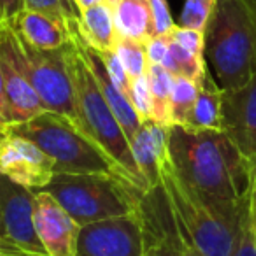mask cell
<instances>
[{
    "mask_svg": "<svg viewBox=\"0 0 256 256\" xmlns=\"http://www.w3.org/2000/svg\"><path fill=\"white\" fill-rule=\"evenodd\" d=\"M223 132L256 170V72L237 90H223Z\"/></svg>",
    "mask_w": 256,
    "mask_h": 256,
    "instance_id": "cell-12",
    "label": "cell"
},
{
    "mask_svg": "<svg viewBox=\"0 0 256 256\" xmlns=\"http://www.w3.org/2000/svg\"><path fill=\"white\" fill-rule=\"evenodd\" d=\"M151 9H153L154 16V25H156V36H167L172 32L176 26L174 20L170 14V8H168L167 0H150Z\"/></svg>",
    "mask_w": 256,
    "mask_h": 256,
    "instance_id": "cell-31",
    "label": "cell"
},
{
    "mask_svg": "<svg viewBox=\"0 0 256 256\" xmlns=\"http://www.w3.org/2000/svg\"><path fill=\"white\" fill-rule=\"evenodd\" d=\"M172 37L170 34L167 36H156L148 42V56H150V64H164L165 56H167L168 50H170Z\"/></svg>",
    "mask_w": 256,
    "mask_h": 256,
    "instance_id": "cell-32",
    "label": "cell"
},
{
    "mask_svg": "<svg viewBox=\"0 0 256 256\" xmlns=\"http://www.w3.org/2000/svg\"><path fill=\"white\" fill-rule=\"evenodd\" d=\"M168 128L153 120L142 121L139 132L134 137L132 151L140 172L151 188L162 184V168L170 158L168 153Z\"/></svg>",
    "mask_w": 256,
    "mask_h": 256,
    "instance_id": "cell-16",
    "label": "cell"
},
{
    "mask_svg": "<svg viewBox=\"0 0 256 256\" xmlns=\"http://www.w3.org/2000/svg\"><path fill=\"white\" fill-rule=\"evenodd\" d=\"M244 4L248 6L249 12H251L252 22H254V25H256V0H244Z\"/></svg>",
    "mask_w": 256,
    "mask_h": 256,
    "instance_id": "cell-36",
    "label": "cell"
},
{
    "mask_svg": "<svg viewBox=\"0 0 256 256\" xmlns=\"http://www.w3.org/2000/svg\"><path fill=\"white\" fill-rule=\"evenodd\" d=\"M114 51L118 53L120 60L123 62L124 68H126V72L130 74L132 81L148 74V68H150L148 44L128 39V37H123V36H118Z\"/></svg>",
    "mask_w": 256,
    "mask_h": 256,
    "instance_id": "cell-24",
    "label": "cell"
},
{
    "mask_svg": "<svg viewBox=\"0 0 256 256\" xmlns=\"http://www.w3.org/2000/svg\"><path fill=\"white\" fill-rule=\"evenodd\" d=\"M118 34L148 44L156 37L153 9L150 0H118L112 6Z\"/></svg>",
    "mask_w": 256,
    "mask_h": 256,
    "instance_id": "cell-19",
    "label": "cell"
},
{
    "mask_svg": "<svg viewBox=\"0 0 256 256\" xmlns=\"http://www.w3.org/2000/svg\"><path fill=\"white\" fill-rule=\"evenodd\" d=\"M176 216V214H174ZM178 221V218H176ZM178 228H179V240H181V251H182V256H207L202 249L196 246V242L192 238V235L188 234L184 226L178 221Z\"/></svg>",
    "mask_w": 256,
    "mask_h": 256,
    "instance_id": "cell-33",
    "label": "cell"
},
{
    "mask_svg": "<svg viewBox=\"0 0 256 256\" xmlns=\"http://www.w3.org/2000/svg\"><path fill=\"white\" fill-rule=\"evenodd\" d=\"M42 192L53 195L79 226L137 212L146 193L109 174H56Z\"/></svg>",
    "mask_w": 256,
    "mask_h": 256,
    "instance_id": "cell-6",
    "label": "cell"
},
{
    "mask_svg": "<svg viewBox=\"0 0 256 256\" xmlns=\"http://www.w3.org/2000/svg\"><path fill=\"white\" fill-rule=\"evenodd\" d=\"M196 104L186 128L193 130H223V90L218 86L216 79L207 78L200 82Z\"/></svg>",
    "mask_w": 256,
    "mask_h": 256,
    "instance_id": "cell-20",
    "label": "cell"
},
{
    "mask_svg": "<svg viewBox=\"0 0 256 256\" xmlns=\"http://www.w3.org/2000/svg\"><path fill=\"white\" fill-rule=\"evenodd\" d=\"M168 153L176 170L209 195L240 202L252 193L254 167L223 130L172 124Z\"/></svg>",
    "mask_w": 256,
    "mask_h": 256,
    "instance_id": "cell-1",
    "label": "cell"
},
{
    "mask_svg": "<svg viewBox=\"0 0 256 256\" xmlns=\"http://www.w3.org/2000/svg\"><path fill=\"white\" fill-rule=\"evenodd\" d=\"M132 104L139 114L140 121L151 120V92L148 74L134 79L132 82Z\"/></svg>",
    "mask_w": 256,
    "mask_h": 256,
    "instance_id": "cell-30",
    "label": "cell"
},
{
    "mask_svg": "<svg viewBox=\"0 0 256 256\" xmlns=\"http://www.w3.org/2000/svg\"><path fill=\"white\" fill-rule=\"evenodd\" d=\"M78 256H144L140 210L81 226Z\"/></svg>",
    "mask_w": 256,
    "mask_h": 256,
    "instance_id": "cell-9",
    "label": "cell"
},
{
    "mask_svg": "<svg viewBox=\"0 0 256 256\" xmlns=\"http://www.w3.org/2000/svg\"><path fill=\"white\" fill-rule=\"evenodd\" d=\"M165 68L172 72L176 78H188L195 82H202L209 74V67H207L206 56L192 53L190 50L182 48L174 39L170 42V50H168L167 56L164 60Z\"/></svg>",
    "mask_w": 256,
    "mask_h": 256,
    "instance_id": "cell-22",
    "label": "cell"
},
{
    "mask_svg": "<svg viewBox=\"0 0 256 256\" xmlns=\"http://www.w3.org/2000/svg\"><path fill=\"white\" fill-rule=\"evenodd\" d=\"M251 209H252V220H254V224H256V198L251 196Z\"/></svg>",
    "mask_w": 256,
    "mask_h": 256,
    "instance_id": "cell-37",
    "label": "cell"
},
{
    "mask_svg": "<svg viewBox=\"0 0 256 256\" xmlns=\"http://www.w3.org/2000/svg\"><path fill=\"white\" fill-rule=\"evenodd\" d=\"M170 37L182 48L190 50L192 53L206 56V32L195 28H186L182 25H176L170 32Z\"/></svg>",
    "mask_w": 256,
    "mask_h": 256,
    "instance_id": "cell-29",
    "label": "cell"
},
{
    "mask_svg": "<svg viewBox=\"0 0 256 256\" xmlns=\"http://www.w3.org/2000/svg\"><path fill=\"white\" fill-rule=\"evenodd\" d=\"M25 11V0H2V22L9 23Z\"/></svg>",
    "mask_w": 256,
    "mask_h": 256,
    "instance_id": "cell-34",
    "label": "cell"
},
{
    "mask_svg": "<svg viewBox=\"0 0 256 256\" xmlns=\"http://www.w3.org/2000/svg\"><path fill=\"white\" fill-rule=\"evenodd\" d=\"M70 0H25V9L30 11H39L44 14L54 16L62 22L70 23L78 14H74L70 9Z\"/></svg>",
    "mask_w": 256,
    "mask_h": 256,
    "instance_id": "cell-28",
    "label": "cell"
},
{
    "mask_svg": "<svg viewBox=\"0 0 256 256\" xmlns=\"http://www.w3.org/2000/svg\"><path fill=\"white\" fill-rule=\"evenodd\" d=\"M76 26H78V32L82 37V40L93 50L109 51L116 46L120 34L116 28L112 6L109 2H102L98 6L79 11Z\"/></svg>",
    "mask_w": 256,
    "mask_h": 256,
    "instance_id": "cell-18",
    "label": "cell"
},
{
    "mask_svg": "<svg viewBox=\"0 0 256 256\" xmlns=\"http://www.w3.org/2000/svg\"><path fill=\"white\" fill-rule=\"evenodd\" d=\"M67 60L72 81H74L78 126L126 172L128 179L137 188L142 192H150V182L146 181L134 158L132 144L128 140L121 123L118 121L114 110L107 104L106 96L100 92L98 82L90 65L86 64L74 36H70V42L67 44Z\"/></svg>",
    "mask_w": 256,
    "mask_h": 256,
    "instance_id": "cell-3",
    "label": "cell"
},
{
    "mask_svg": "<svg viewBox=\"0 0 256 256\" xmlns=\"http://www.w3.org/2000/svg\"><path fill=\"white\" fill-rule=\"evenodd\" d=\"M0 176L40 193L56 176V165L36 142L18 136L2 134Z\"/></svg>",
    "mask_w": 256,
    "mask_h": 256,
    "instance_id": "cell-10",
    "label": "cell"
},
{
    "mask_svg": "<svg viewBox=\"0 0 256 256\" xmlns=\"http://www.w3.org/2000/svg\"><path fill=\"white\" fill-rule=\"evenodd\" d=\"M162 186L178 221L207 256H232L242 232L244 209L251 195L228 202L202 192L184 179L170 158L162 168Z\"/></svg>",
    "mask_w": 256,
    "mask_h": 256,
    "instance_id": "cell-2",
    "label": "cell"
},
{
    "mask_svg": "<svg viewBox=\"0 0 256 256\" xmlns=\"http://www.w3.org/2000/svg\"><path fill=\"white\" fill-rule=\"evenodd\" d=\"M151 92V120L164 126H172L170 102L176 76L160 64H150L148 68Z\"/></svg>",
    "mask_w": 256,
    "mask_h": 256,
    "instance_id": "cell-21",
    "label": "cell"
},
{
    "mask_svg": "<svg viewBox=\"0 0 256 256\" xmlns=\"http://www.w3.org/2000/svg\"><path fill=\"white\" fill-rule=\"evenodd\" d=\"M36 224L50 256H78L81 226L48 192L36 193Z\"/></svg>",
    "mask_w": 256,
    "mask_h": 256,
    "instance_id": "cell-13",
    "label": "cell"
},
{
    "mask_svg": "<svg viewBox=\"0 0 256 256\" xmlns=\"http://www.w3.org/2000/svg\"><path fill=\"white\" fill-rule=\"evenodd\" d=\"M216 2L218 0H186V6L181 12V25L206 32Z\"/></svg>",
    "mask_w": 256,
    "mask_h": 256,
    "instance_id": "cell-25",
    "label": "cell"
},
{
    "mask_svg": "<svg viewBox=\"0 0 256 256\" xmlns=\"http://www.w3.org/2000/svg\"><path fill=\"white\" fill-rule=\"evenodd\" d=\"M206 60L221 90H237L256 72V25L244 0H218L206 28Z\"/></svg>",
    "mask_w": 256,
    "mask_h": 256,
    "instance_id": "cell-4",
    "label": "cell"
},
{
    "mask_svg": "<svg viewBox=\"0 0 256 256\" xmlns=\"http://www.w3.org/2000/svg\"><path fill=\"white\" fill-rule=\"evenodd\" d=\"M232 256H256V224L254 220H252L251 198L246 204L244 218H242L240 238H238V244Z\"/></svg>",
    "mask_w": 256,
    "mask_h": 256,
    "instance_id": "cell-27",
    "label": "cell"
},
{
    "mask_svg": "<svg viewBox=\"0 0 256 256\" xmlns=\"http://www.w3.org/2000/svg\"><path fill=\"white\" fill-rule=\"evenodd\" d=\"M98 54L104 60V64H106L107 70H109L112 81L116 82V86L128 96V98L132 100V82L134 81H132V78H130V74L126 72V68H124L123 62L120 60L118 53L114 50H109V51H98Z\"/></svg>",
    "mask_w": 256,
    "mask_h": 256,
    "instance_id": "cell-26",
    "label": "cell"
},
{
    "mask_svg": "<svg viewBox=\"0 0 256 256\" xmlns=\"http://www.w3.org/2000/svg\"><path fill=\"white\" fill-rule=\"evenodd\" d=\"M0 132L36 142L54 162L56 174H109L128 179L126 172L64 114L44 110L26 123L0 126Z\"/></svg>",
    "mask_w": 256,
    "mask_h": 256,
    "instance_id": "cell-5",
    "label": "cell"
},
{
    "mask_svg": "<svg viewBox=\"0 0 256 256\" xmlns=\"http://www.w3.org/2000/svg\"><path fill=\"white\" fill-rule=\"evenodd\" d=\"M44 110L28 79L8 58L0 56V126L26 123Z\"/></svg>",
    "mask_w": 256,
    "mask_h": 256,
    "instance_id": "cell-14",
    "label": "cell"
},
{
    "mask_svg": "<svg viewBox=\"0 0 256 256\" xmlns=\"http://www.w3.org/2000/svg\"><path fill=\"white\" fill-rule=\"evenodd\" d=\"M0 254L50 256L36 224V192L0 176Z\"/></svg>",
    "mask_w": 256,
    "mask_h": 256,
    "instance_id": "cell-8",
    "label": "cell"
},
{
    "mask_svg": "<svg viewBox=\"0 0 256 256\" xmlns=\"http://www.w3.org/2000/svg\"><path fill=\"white\" fill-rule=\"evenodd\" d=\"M72 2H74V6L78 8V11H82V9L98 6V4H102V2H107V0H72Z\"/></svg>",
    "mask_w": 256,
    "mask_h": 256,
    "instance_id": "cell-35",
    "label": "cell"
},
{
    "mask_svg": "<svg viewBox=\"0 0 256 256\" xmlns=\"http://www.w3.org/2000/svg\"><path fill=\"white\" fill-rule=\"evenodd\" d=\"M252 198H256V174H254V184H252Z\"/></svg>",
    "mask_w": 256,
    "mask_h": 256,
    "instance_id": "cell-38",
    "label": "cell"
},
{
    "mask_svg": "<svg viewBox=\"0 0 256 256\" xmlns=\"http://www.w3.org/2000/svg\"><path fill=\"white\" fill-rule=\"evenodd\" d=\"M144 256H182L179 228L164 186L146 192L140 200Z\"/></svg>",
    "mask_w": 256,
    "mask_h": 256,
    "instance_id": "cell-11",
    "label": "cell"
},
{
    "mask_svg": "<svg viewBox=\"0 0 256 256\" xmlns=\"http://www.w3.org/2000/svg\"><path fill=\"white\" fill-rule=\"evenodd\" d=\"M0 256H11V254H0Z\"/></svg>",
    "mask_w": 256,
    "mask_h": 256,
    "instance_id": "cell-40",
    "label": "cell"
},
{
    "mask_svg": "<svg viewBox=\"0 0 256 256\" xmlns=\"http://www.w3.org/2000/svg\"><path fill=\"white\" fill-rule=\"evenodd\" d=\"M0 56L8 58L36 88L50 112L70 118L78 124L74 81L67 60V46L62 50H37L22 39L9 23H0Z\"/></svg>",
    "mask_w": 256,
    "mask_h": 256,
    "instance_id": "cell-7",
    "label": "cell"
},
{
    "mask_svg": "<svg viewBox=\"0 0 256 256\" xmlns=\"http://www.w3.org/2000/svg\"><path fill=\"white\" fill-rule=\"evenodd\" d=\"M9 25L25 42L37 50H62L70 42V23L39 11L25 9Z\"/></svg>",
    "mask_w": 256,
    "mask_h": 256,
    "instance_id": "cell-17",
    "label": "cell"
},
{
    "mask_svg": "<svg viewBox=\"0 0 256 256\" xmlns=\"http://www.w3.org/2000/svg\"><path fill=\"white\" fill-rule=\"evenodd\" d=\"M198 82L192 81L188 78H176L170 102L172 124H181V126L188 124L190 116L193 112V107H195L196 98H198Z\"/></svg>",
    "mask_w": 256,
    "mask_h": 256,
    "instance_id": "cell-23",
    "label": "cell"
},
{
    "mask_svg": "<svg viewBox=\"0 0 256 256\" xmlns=\"http://www.w3.org/2000/svg\"><path fill=\"white\" fill-rule=\"evenodd\" d=\"M76 20H78V18H76ZM76 20H72V22H70L72 36H74V39H76V42H78L79 50H81L82 56H84L86 64H88L90 68H92L93 76H95L96 82H98L100 92H102V95L106 96V100H107V104L110 106V109L114 110L118 121L121 123L124 134H126L128 140L132 142L134 137H136L137 132H139V128H140V124H142V121H140V118H139V114H137L136 107H134L132 100L128 98V96L124 95L120 88H118L116 82L112 81V78H110L106 64H104V60L100 58L98 51L93 50L92 46H88V44L82 40V37L79 36L78 26H76Z\"/></svg>",
    "mask_w": 256,
    "mask_h": 256,
    "instance_id": "cell-15",
    "label": "cell"
},
{
    "mask_svg": "<svg viewBox=\"0 0 256 256\" xmlns=\"http://www.w3.org/2000/svg\"><path fill=\"white\" fill-rule=\"evenodd\" d=\"M107 2H109L110 6H114V4H116V2H118V0H107Z\"/></svg>",
    "mask_w": 256,
    "mask_h": 256,
    "instance_id": "cell-39",
    "label": "cell"
}]
</instances>
